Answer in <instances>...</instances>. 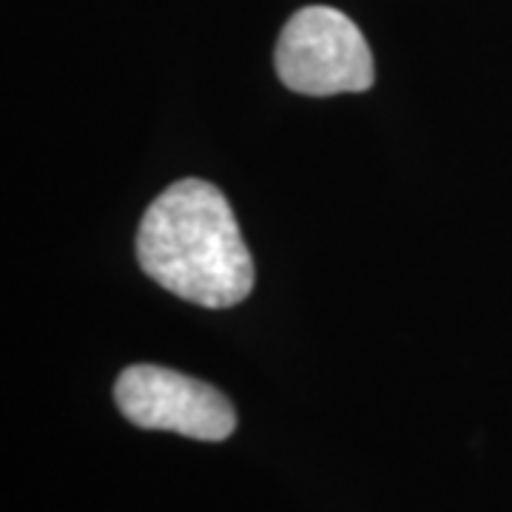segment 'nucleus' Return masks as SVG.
I'll use <instances>...</instances> for the list:
<instances>
[{
	"mask_svg": "<svg viewBox=\"0 0 512 512\" xmlns=\"http://www.w3.org/2000/svg\"><path fill=\"white\" fill-rule=\"evenodd\" d=\"M276 74L296 94L367 92L376 80L362 29L330 6H305L276 40Z\"/></svg>",
	"mask_w": 512,
	"mask_h": 512,
	"instance_id": "2",
	"label": "nucleus"
},
{
	"mask_svg": "<svg viewBox=\"0 0 512 512\" xmlns=\"http://www.w3.org/2000/svg\"><path fill=\"white\" fill-rule=\"evenodd\" d=\"M137 259L157 285L200 308H234L254 288V259L217 185L180 180L143 214Z\"/></svg>",
	"mask_w": 512,
	"mask_h": 512,
	"instance_id": "1",
	"label": "nucleus"
},
{
	"mask_svg": "<svg viewBox=\"0 0 512 512\" xmlns=\"http://www.w3.org/2000/svg\"><path fill=\"white\" fill-rule=\"evenodd\" d=\"M114 402L143 430H171L197 441H225L237 430L234 404L217 387L168 367H126L114 384Z\"/></svg>",
	"mask_w": 512,
	"mask_h": 512,
	"instance_id": "3",
	"label": "nucleus"
}]
</instances>
